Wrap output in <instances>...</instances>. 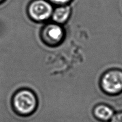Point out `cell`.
<instances>
[{
	"mask_svg": "<svg viewBox=\"0 0 122 122\" xmlns=\"http://www.w3.org/2000/svg\"><path fill=\"white\" fill-rule=\"evenodd\" d=\"M54 5H63L70 4L73 0H48Z\"/></svg>",
	"mask_w": 122,
	"mask_h": 122,
	"instance_id": "obj_7",
	"label": "cell"
},
{
	"mask_svg": "<svg viewBox=\"0 0 122 122\" xmlns=\"http://www.w3.org/2000/svg\"><path fill=\"white\" fill-rule=\"evenodd\" d=\"M72 8L70 4L56 6L54 8L51 19L54 23L59 25L66 24L70 19Z\"/></svg>",
	"mask_w": 122,
	"mask_h": 122,
	"instance_id": "obj_5",
	"label": "cell"
},
{
	"mask_svg": "<svg viewBox=\"0 0 122 122\" xmlns=\"http://www.w3.org/2000/svg\"><path fill=\"white\" fill-rule=\"evenodd\" d=\"M110 122H122V112L114 114L111 119Z\"/></svg>",
	"mask_w": 122,
	"mask_h": 122,
	"instance_id": "obj_8",
	"label": "cell"
},
{
	"mask_svg": "<svg viewBox=\"0 0 122 122\" xmlns=\"http://www.w3.org/2000/svg\"><path fill=\"white\" fill-rule=\"evenodd\" d=\"M12 104L13 108L19 114L29 115L38 107V97L33 91L29 89H19L13 95Z\"/></svg>",
	"mask_w": 122,
	"mask_h": 122,
	"instance_id": "obj_1",
	"label": "cell"
},
{
	"mask_svg": "<svg viewBox=\"0 0 122 122\" xmlns=\"http://www.w3.org/2000/svg\"><path fill=\"white\" fill-rule=\"evenodd\" d=\"M94 116L98 119L103 121L111 120L114 114V110L106 104H100L95 107L94 109Z\"/></svg>",
	"mask_w": 122,
	"mask_h": 122,
	"instance_id": "obj_6",
	"label": "cell"
},
{
	"mask_svg": "<svg viewBox=\"0 0 122 122\" xmlns=\"http://www.w3.org/2000/svg\"><path fill=\"white\" fill-rule=\"evenodd\" d=\"M100 86L110 96H116L122 93V70L110 69L105 71L100 79Z\"/></svg>",
	"mask_w": 122,
	"mask_h": 122,
	"instance_id": "obj_2",
	"label": "cell"
},
{
	"mask_svg": "<svg viewBox=\"0 0 122 122\" xmlns=\"http://www.w3.org/2000/svg\"><path fill=\"white\" fill-rule=\"evenodd\" d=\"M5 1L6 0H0V4H2L4 3Z\"/></svg>",
	"mask_w": 122,
	"mask_h": 122,
	"instance_id": "obj_9",
	"label": "cell"
},
{
	"mask_svg": "<svg viewBox=\"0 0 122 122\" xmlns=\"http://www.w3.org/2000/svg\"><path fill=\"white\" fill-rule=\"evenodd\" d=\"M54 8L48 0H32L27 5V15L35 22H44L51 17Z\"/></svg>",
	"mask_w": 122,
	"mask_h": 122,
	"instance_id": "obj_3",
	"label": "cell"
},
{
	"mask_svg": "<svg viewBox=\"0 0 122 122\" xmlns=\"http://www.w3.org/2000/svg\"><path fill=\"white\" fill-rule=\"evenodd\" d=\"M65 29L56 23H48L41 30L40 36L43 43L50 47H55L63 43L65 38Z\"/></svg>",
	"mask_w": 122,
	"mask_h": 122,
	"instance_id": "obj_4",
	"label": "cell"
}]
</instances>
